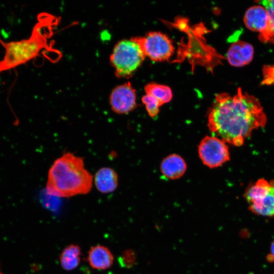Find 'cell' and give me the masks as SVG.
I'll return each mask as SVG.
<instances>
[{"instance_id": "1", "label": "cell", "mask_w": 274, "mask_h": 274, "mask_svg": "<svg viewBox=\"0 0 274 274\" xmlns=\"http://www.w3.org/2000/svg\"><path fill=\"white\" fill-rule=\"evenodd\" d=\"M266 122L259 100L241 88L233 95L225 92L216 94L208 114L209 130L226 143L237 147Z\"/></svg>"}, {"instance_id": "2", "label": "cell", "mask_w": 274, "mask_h": 274, "mask_svg": "<svg viewBox=\"0 0 274 274\" xmlns=\"http://www.w3.org/2000/svg\"><path fill=\"white\" fill-rule=\"evenodd\" d=\"M93 182V177L85 168L83 158L67 152L50 167L46 188L50 195L70 197L88 193Z\"/></svg>"}, {"instance_id": "3", "label": "cell", "mask_w": 274, "mask_h": 274, "mask_svg": "<svg viewBox=\"0 0 274 274\" xmlns=\"http://www.w3.org/2000/svg\"><path fill=\"white\" fill-rule=\"evenodd\" d=\"M45 19L38 21L28 39L6 42L0 38V44L5 51L0 60V73L27 63L46 47L47 35L43 31L48 23Z\"/></svg>"}, {"instance_id": "4", "label": "cell", "mask_w": 274, "mask_h": 274, "mask_svg": "<svg viewBox=\"0 0 274 274\" xmlns=\"http://www.w3.org/2000/svg\"><path fill=\"white\" fill-rule=\"evenodd\" d=\"M145 57L140 45L131 38L121 40L115 45L110 61L117 77L129 78L142 64Z\"/></svg>"}, {"instance_id": "5", "label": "cell", "mask_w": 274, "mask_h": 274, "mask_svg": "<svg viewBox=\"0 0 274 274\" xmlns=\"http://www.w3.org/2000/svg\"><path fill=\"white\" fill-rule=\"evenodd\" d=\"M244 196L254 214L265 217L274 216V181L260 179L251 184Z\"/></svg>"}, {"instance_id": "6", "label": "cell", "mask_w": 274, "mask_h": 274, "mask_svg": "<svg viewBox=\"0 0 274 274\" xmlns=\"http://www.w3.org/2000/svg\"><path fill=\"white\" fill-rule=\"evenodd\" d=\"M140 46L144 55L154 61L168 60L174 52L172 40L159 31H150L143 37L131 38Z\"/></svg>"}, {"instance_id": "7", "label": "cell", "mask_w": 274, "mask_h": 274, "mask_svg": "<svg viewBox=\"0 0 274 274\" xmlns=\"http://www.w3.org/2000/svg\"><path fill=\"white\" fill-rule=\"evenodd\" d=\"M199 157L202 162L211 168L221 166L230 159L226 143L216 136H206L198 147Z\"/></svg>"}, {"instance_id": "8", "label": "cell", "mask_w": 274, "mask_h": 274, "mask_svg": "<svg viewBox=\"0 0 274 274\" xmlns=\"http://www.w3.org/2000/svg\"><path fill=\"white\" fill-rule=\"evenodd\" d=\"M244 22L249 29L258 32L260 41L269 43L270 18L263 6L255 5L249 8L244 15Z\"/></svg>"}, {"instance_id": "9", "label": "cell", "mask_w": 274, "mask_h": 274, "mask_svg": "<svg viewBox=\"0 0 274 274\" xmlns=\"http://www.w3.org/2000/svg\"><path fill=\"white\" fill-rule=\"evenodd\" d=\"M135 89L129 82L115 87L109 97L111 110L118 114H128L136 107Z\"/></svg>"}, {"instance_id": "10", "label": "cell", "mask_w": 274, "mask_h": 274, "mask_svg": "<svg viewBox=\"0 0 274 274\" xmlns=\"http://www.w3.org/2000/svg\"><path fill=\"white\" fill-rule=\"evenodd\" d=\"M254 56V48L249 43L243 41L234 42L228 49L226 57L230 65L240 67L249 64Z\"/></svg>"}, {"instance_id": "11", "label": "cell", "mask_w": 274, "mask_h": 274, "mask_svg": "<svg viewBox=\"0 0 274 274\" xmlns=\"http://www.w3.org/2000/svg\"><path fill=\"white\" fill-rule=\"evenodd\" d=\"M114 260V256L110 250L103 245L92 246L88 252L87 261L90 266L96 270L109 268Z\"/></svg>"}, {"instance_id": "12", "label": "cell", "mask_w": 274, "mask_h": 274, "mask_svg": "<svg viewBox=\"0 0 274 274\" xmlns=\"http://www.w3.org/2000/svg\"><path fill=\"white\" fill-rule=\"evenodd\" d=\"M93 182L96 189L104 194L114 192L118 187V177L116 172L109 167H102L95 174Z\"/></svg>"}, {"instance_id": "13", "label": "cell", "mask_w": 274, "mask_h": 274, "mask_svg": "<svg viewBox=\"0 0 274 274\" xmlns=\"http://www.w3.org/2000/svg\"><path fill=\"white\" fill-rule=\"evenodd\" d=\"M160 168L161 173L165 178L175 180L184 175L187 169V164L181 156L172 154L163 159Z\"/></svg>"}, {"instance_id": "14", "label": "cell", "mask_w": 274, "mask_h": 274, "mask_svg": "<svg viewBox=\"0 0 274 274\" xmlns=\"http://www.w3.org/2000/svg\"><path fill=\"white\" fill-rule=\"evenodd\" d=\"M81 250L77 244L66 247L59 256V262L63 269L70 271L77 268L81 261Z\"/></svg>"}, {"instance_id": "15", "label": "cell", "mask_w": 274, "mask_h": 274, "mask_svg": "<svg viewBox=\"0 0 274 274\" xmlns=\"http://www.w3.org/2000/svg\"><path fill=\"white\" fill-rule=\"evenodd\" d=\"M147 94L155 98L161 106L169 102L173 98V92L169 87L166 85L151 82L144 87Z\"/></svg>"}, {"instance_id": "16", "label": "cell", "mask_w": 274, "mask_h": 274, "mask_svg": "<svg viewBox=\"0 0 274 274\" xmlns=\"http://www.w3.org/2000/svg\"><path fill=\"white\" fill-rule=\"evenodd\" d=\"M143 103L145 105L147 112L152 118L156 117L159 112L161 107L158 101L152 96L146 94L142 97Z\"/></svg>"}, {"instance_id": "17", "label": "cell", "mask_w": 274, "mask_h": 274, "mask_svg": "<svg viewBox=\"0 0 274 274\" xmlns=\"http://www.w3.org/2000/svg\"><path fill=\"white\" fill-rule=\"evenodd\" d=\"M267 10L269 18V43L274 44V0H264L257 1Z\"/></svg>"}, {"instance_id": "18", "label": "cell", "mask_w": 274, "mask_h": 274, "mask_svg": "<svg viewBox=\"0 0 274 274\" xmlns=\"http://www.w3.org/2000/svg\"><path fill=\"white\" fill-rule=\"evenodd\" d=\"M135 257L134 252L131 250H128L123 252L121 259L124 266L130 267L134 264Z\"/></svg>"}, {"instance_id": "19", "label": "cell", "mask_w": 274, "mask_h": 274, "mask_svg": "<svg viewBox=\"0 0 274 274\" xmlns=\"http://www.w3.org/2000/svg\"><path fill=\"white\" fill-rule=\"evenodd\" d=\"M270 252L271 255L274 259V240L272 241L270 245Z\"/></svg>"}, {"instance_id": "20", "label": "cell", "mask_w": 274, "mask_h": 274, "mask_svg": "<svg viewBox=\"0 0 274 274\" xmlns=\"http://www.w3.org/2000/svg\"><path fill=\"white\" fill-rule=\"evenodd\" d=\"M0 274H4L3 272H1V269H0Z\"/></svg>"}]
</instances>
